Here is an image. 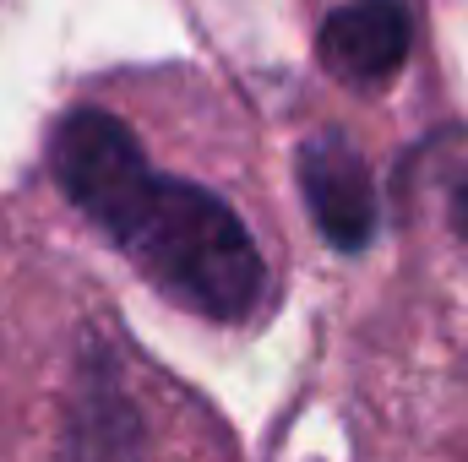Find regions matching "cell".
Returning <instances> with one entry per match:
<instances>
[{"instance_id": "cell-1", "label": "cell", "mask_w": 468, "mask_h": 462, "mask_svg": "<svg viewBox=\"0 0 468 462\" xmlns=\"http://www.w3.org/2000/svg\"><path fill=\"white\" fill-rule=\"evenodd\" d=\"M49 169L164 299L207 321L256 316L267 261L239 213L191 180L158 174L120 115L71 110L49 136Z\"/></svg>"}, {"instance_id": "cell-2", "label": "cell", "mask_w": 468, "mask_h": 462, "mask_svg": "<svg viewBox=\"0 0 468 462\" xmlns=\"http://www.w3.org/2000/svg\"><path fill=\"white\" fill-rule=\"evenodd\" d=\"M300 191L311 207V224L327 234L338 250H365L376 239V180L365 152L344 131H322L300 147Z\"/></svg>"}, {"instance_id": "cell-3", "label": "cell", "mask_w": 468, "mask_h": 462, "mask_svg": "<svg viewBox=\"0 0 468 462\" xmlns=\"http://www.w3.org/2000/svg\"><path fill=\"white\" fill-rule=\"evenodd\" d=\"M409 11L403 0H349L338 5L327 22H322V38H316V55L322 66L349 82V88H381L403 55H409Z\"/></svg>"}, {"instance_id": "cell-4", "label": "cell", "mask_w": 468, "mask_h": 462, "mask_svg": "<svg viewBox=\"0 0 468 462\" xmlns=\"http://www.w3.org/2000/svg\"><path fill=\"white\" fill-rule=\"evenodd\" d=\"M452 229L468 239V169L452 180Z\"/></svg>"}]
</instances>
